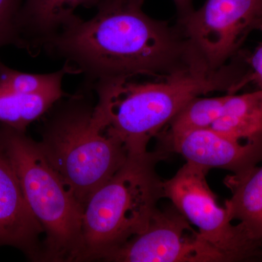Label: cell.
Instances as JSON below:
<instances>
[{"instance_id": "6da1fadb", "label": "cell", "mask_w": 262, "mask_h": 262, "mask_svg": "<svg viewBox=\"0 0 262 262\" xmlns=\"http://www.w3.org/2000/svg\"><path fill=\"white\" fill-rule=\"evenodd\" d=\"M144 1L101 0L92 18L85 21L79 18L43 46L94 83L213 71L178 24L170 26L144 13Z\"/></svg>"}, {"instance_id": "7a4b0ae2", "label": "cell", "mask_w": 262, "mask_h": 262, "mask_svg": "<svg viewBox=\"0 0 262 262\" xmlns=\"http://www.w3.org/2000/svg\"><path fill=\"white\" fill-rule=\"evenodd\" d=\"M246 72V67L233 59L217 70L98 82L93 120L100 130L118 139L128 155L144 154L150 140L189 101L214 92L236 94Z\"/></svg>"}, {"instance_id": "3957f363", "label": "cell", "mask_w": 262, "mask_h": 262, "mask_svg": "<svg viewBox=\"0 0 262 262\" xmlns=\"http://www.w3.org/2000/svg\"><path fill=\"white\" fill-rule=\"evenodd\" d=\"M165 155L163 149L129 155L118 171L91 195L82 215L79 261L103 260L147 228L164 198L156 165Z\"/></svg>"}, {"instance_id": "277c9868", "label": "cell", "mask_w": 262, "mask_h": 262, "mask_svg": "<svg viewBox=\"0 0 262 262\" xmlns=\"http://www.w3.org/2000/svg\"><path fill=\"white\" fill-rule=\"evenodd\" d=\"M0 137L29 209L44 231L43 261H79L83 208L52 168L39 143L1 123Z\"/></svg>"}, {"instance_id": "5b68a950", "label": "cell", "mask_w": 262, "mask_h": 262, "mask_svg": "<svg viewBox=\"0 0 262 262\" xmlns=\"http://www.w3.org/2000/svg\"><path fill=\"white\" fill-rule=\"evenodd\" d=\"M93 110L80 103L69 105L50 122L39 143L52 168L83 210L91 195L118 171L129 155L118 139L96 126Z\"/></svg>"}, {"instance_id": "8992f818", "label": "cell", "mask_w": 262, "mask_h": 262, "mask_svg": "<svg viewBox=\"0 0 262 262\" xmlns=\"http://www.w3.org/2000/svg\"><path fill=\"white\" fill-rule=\"evenodd\" d=\"M209 170L186 162L177 173L163 181L164 198L193 226L203 238L217 248L229 261L262 257V245L250 237L239 224L234 225L227 208L218 204L208 186Z\"/></svg>"}, {"instance_id": "52a82bcc", "label": "cell", "mask_w": 262, "mask_h": 262, "mask_svg": "<svg viewBox=\"0 0 262 262\" xmlns=\"http://www.w3.org/2000/svg\"><path fill=\"white\" fill-rule=\"evenodd\" d=\"M262 15V0H206L178 25L208 69L233 60Z\"/></svg>"}, {"instance_id": "ba28073f", "label": "cell", "mask_w": 262, "mask_h": 262, "mask_svg": "<svg viewBox=\"0 0 262 262\" xmlns=\"http://www.w3.org/2000/svg\"><path fill=\"white\" fill-rule=\"evenodd\" d=\"M103 261L116 262H227L173 206L157 209L147 228L108 253Z\"/></svg>"}, {"instance_id": "9c48e42d", "label": "cell", "mask_w": 262, "mask_h": 262, "mask_svg": "<svg viewBox=\"0 0 262 262\" xmlns=\"http://www.w3.org/2000/svg\"><path fill=\"white\" fill-rule=\"evenodd\" d=\"M158 136L161 137L164 151L182 155L186 162L209 170L225 169L238 175L262 163V140L242 142L211 128Z\"/></svg>"}, {"instance_id": "30bf717a", "label": "cell", "mask_w": 262, "mask_h": 262, "mask_svg": "<svg viewBox=\"0 0 262 262\" xmlns=\"http://www.w3.org/2000/svg\"><path fill=\"white\" fill-rule=\"evenodd\" d=\"M42 226L29 209L13 164L0 137V247L18 248L34 261H43Z\"/></svg>"}, {"instance_id": "8fae6325", "label": "cell", "mask_w": 262, "mask_h": 262, "mask_svg": "<svg viewBox=\"0 0 262 262\" xmlns=\"http://www.w3.org/2000/svg\"><path fill=\"white\" fill-rule=\"evenodd\" d=\"M101 0H24L20 15L23 49L32 51L43 46L79 18V7L97 6Z\"/></svg>"}, {"instance_id": "7c38bea8", "label": "cell", "mask_w": 262, "mask_h": 262, "mask_svg": "<svg viewBox=\"0 0 262 262\" xmlns=\"http://www.w3.org/2000/svg\"><path fill=\"white\" fill-rule=\"evenodd\" d=\"M225 184L232 192L225 203L229 219L237 221L250 237L262 245V165L227 176Z\"/></svg>"}, {"instance_id": "4fadbf2b", "label": "cell", "mask_w": 262, "mask_h": 262, "mask_svg": "<svg viewBox=\"0 0 262 262\" xmlns=\"http://www.w3.org/2000/svg\"><path fill=\"white\" fill-rule=\"evenodd\" d=\"M234 140H262V90L229 94L222 113L210 127Z\"/></svg>"}, {"instance_id": "5bb4252c", "label": "cell", "mask_w": 262, "mask_h": 262, "mask_svg": "<svg viewBox=\"0 0 262 262\" xmlns=\"http://www.w3.org/2000/svg\"><path fill=\"white\" fill-rule=\"evenodd\" d=\"M63 91L34 94H0V123L25 132L29 124L59 101Z\"/></svg>"}, {"instance_id": "9a60e30c", "label": "cell", "mask_w": 262, "mask_h": 262, "mask_svg": "<svg viewBox=\"0 0 262 262\" xmlns=\"http://www.w3.org/2000/svg\"><path fill=\"white\" fill-rule=\"evenodd\" d=\"M76 73L66 64L49 74H30L13 70L0 59V94H34L63 91L62 82L67 74Z\"/></svg>"}, {"instance_id": "2e32d148", "label": "cell", "mask_w": 262, "mask_h": 262, "mask_svg": "<svg viewBox=\"0 0 262 262\" xmlns=\"http://www.w3.org/2000/svg\"><path fill=\"white\" fill-rule=\"evenodd\" d=\"M229 94L213 97L201 96L193 98L169 122L166 133L177 134L210 128L222 113Z\"/></svg>"}, {"instance_id": "e0dca14e", "label": "cell", "mask_w": 262, "mask_h": 262, "mask_svg": "<svg viewBox=\"0 0 262 262\" xmlns=\"http://www.w3.org/2000/svg\"><path fill=\"white\" fill-rule=\"evenodd\" d=\"M24 0H0V51L8 46L23 48L19 15Z\"/></svg>"}, {"instance_id": "ac0fdd59", "label": "cell", "mask_w": 262, "mask_h": 262, "mask_svg": "<svg viewBox=\"0 0 262 262\" xmlns=\"http://www.w3.org/2000/svg\"><path fill=\"white\" fill-rule=\"evenodd\" d=\"M247 75L245 79V84L253 82L257 85L258 89L262 90V43L258 46L247 60Z\"/></svg>"}, {"instance_id": "d6986e66", "label": "cell", "mask_w": 262, "mask_h": 262, "mask_svg": "<svg viewBox=\"0 0 262 262\" xmlns=\"http://www.w3.org/2000/svg\"><path fill=\"white\" fill-rule=\"evenodd\" d=\"M179 18L185 16L194 9L193 0H173Z\"/></svg>"}, {"instance_id": "ffe728a7", "label": "cell", "mask_w": 262, "mask_h": 262, "mask_svg": "<svg viewBox=\"0 0 262 262\" xmlns=\"http://www.w3.org/2000/svg\"><path fill=\"white\" fill-rule=\"evenodd\" d=\"M255 30L260 31V32H262V15L259 20H258L257 24H256Z\"/></svg>"}]
</instances>
